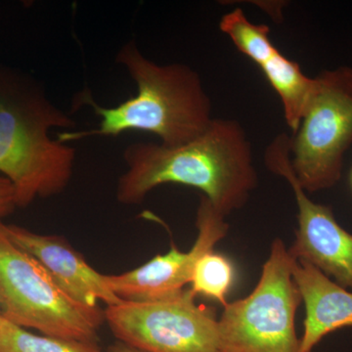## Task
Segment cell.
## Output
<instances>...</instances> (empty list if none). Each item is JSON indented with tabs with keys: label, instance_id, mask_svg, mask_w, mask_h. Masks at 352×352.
<instances>
[{
	"label": "cell",
	"instance_id": "11",
	"mask_svg": "<svg viewBox=\"0 0 352 352\" xmlns=\"http://www.w3.org/2000/svg\"><path fill=\"white\" fill-rule=\"evenodd\" d=\"M293 277L305 307L300 352H311L329 333L352 327V292L302 261H296Z\"/></svg>",
	"mask_w": 352,
	"mask_h": 352
},
{
	"label": "cell",
	"instance_id": "3",
	"mask_svg": "<svg viewBox=\"0 0 352 352\" xmlns=\"http://www.w3.org/2000/svg\"><path fill=\"white\" fill-rule=\"evenodd\" d=\"M76 122L36 78L0 64V173L12 184L18 208L61 194L73 177L76 152L51 135Z\"/></svg>",
	"mask_w": 352,
	"mask_h": 352
},
{
	"label": "cell",
	"instance_id": "17",
	"mask_svg": "<svg viewBox=\"0 0 352 352\" xmlns=\"http://www.w3.org/2000/svg\"><path fill=\"white\" fill-rule=\"evenodd\" d=\"M107 352H141L138 349H132V347L126 346V344H122L120 342H113L108 347Z\"/></svg>",
	"mask_w": 352,
	"mask_h": 352
},
{
	"label": "cell",
	"instance_id": "9",
	"mask_svg": "<svg viewBox=\"0 0 352 352\" xmlns=\"http://www.w3.org/2000/svg\"><path fill=\"white\" fill-rule=\"evenodd\" d=\"M198 228L193 247L182 252L171 245L170 251L157 254L135 270L118 275H107L109 288L122 302H143L162 300L180 293L191 282L197 261L228 233L226 217L201 195L197 210Z\"/></svg>",
	"mask_w": 352,
	"mask_h": 352
},
{
	"label": "cell",
	"instance_id": "7",
	"mask_svg": "<svg viewBox=\"0 0 352 352\" xmlns=\"http://www.w3.org/2000/svg\"><path fill=\"white\" fill-rule=\"evenodd\" d=\"M117 338L141 352H221L214 309L198 305L191 289L152 302H122L104 310Z\"/></svg>",
	"mask_w": 352,
	"mask_h": 352
},
{
	"label": "cell",
	"instance_id": "14",
	"mask_svg": "<svg viewBox=\"0 0 352 352\" xmlns=\"http://www.w3.org/2000/svg\"><path fill=\"white\" fill-rule=\"evenodd\" d=\"M0 352H103L96 342L36 335L3 317L0 325Z\"/></svg>",
	"mask_w": 352,
	"mask_h": 352
},
{
	"label": "cell",
	"instance_id": "4",
	"mask_svg": "<svg viewBox=\"0 0 352 352\" xmlns=\"http://www.w3.org/2000/svg\"><path fill=\"white\" fill-rule=\"evenodd\" d=\"M0 312L41 335L96 342L105 314L67 295L43 266L7 235L0 220Z\"/></svg>",
	"mask_w": 352,
	"mask_h": 352
},
{
	"label": "cell",
	"instance_id": "10",
	"mask_svg": "<svg viewBox=\"0 0 352 352\" xmlns=\"http://www.w3.org/2000/svg\"><path fill=\"white\" fill-rule=\"evenodd\" d=\"M6 230L9 238L38 261L76 302L89 307H98L99 300L107 307L122 302L109 288L107 275L95 270L65 238L34 233L13 224H6Z\"/></svg>",
	"mask_w": 352,
	"mask_h": 352
},
{
	"label": "cell",
	"instance_id": "18",
	"mask_svg": "<svg viewBox=\"0 0 352 352\" xmlns=\"http://www.w3.org/2000/svg\"><path fill=\"white\" fill-rule=\"evenodd\" d=\"M2 321H3V316H2L1 312H0V325H1Z\"/></svg>",
	"mask_w": 352,
	"mask_h": 352
},
{
	"label": "cell",
	"instance_id": "13",
	"mask_svg": "<svg viewBox=\"0 0 352 352\" xmlns=\"http://www.w3.org/2000/svg\"><path fill=\"white\" fill-rule=\"evenodd\" d=\"M219 29L229 36L239 52L258 67L279 51L271 41L270 27L254 24L248 19L242 9H234L222 16Z\"/></svg>",
	"mask_w": 352,
	"mask_h": 352
},
{
	"label": "cell",
	"instance_id": "2",
	"mask_svg": "<svg viewBox=\"0 0 352 352\" xmlns=\"http://www.w3.org/2000/svg\"><path fill=\"white\" fill-rule=\"evenodd\" d=\"M116 62L135 82L136 95L105 107L87 88L78 92L74 111L91 109L99 118V126L90 131L58 132V140L69 144L91 136L113 138L140 131L157 136L162 144L175 146L198 138L212 124V100L200 75L188 65L157 64L143 54L133 39L122 44Z\"/></svg>",
	"mask_w": 352,
	"mask_h": 352
},
{
	"label": "cell",
	"instance_id": "5",
	"mask_svg": "<svg viewBox=\"0 0 352 352\" xmlns=\"http://www.w3.org/2000/svg\"><path fill=\"white\" fill-rule=\"evenodd\" d=\"M296 261L283 241H273L256 288L223 307L221 352H300L295 320L302 298L293 277Z\"/></svg>",
	"mask_w": 352,
	"mask_h": 352
},
{
	"label": "cell",
	"instance_id": "1",
	"mask_svg": "<svg viewBox=\"0 0 352 352\" xmlns=\"http://www.w3.org/2000/svg\"><path fill=\"white\" fill-rule=\"evenodd\" d=\"M124 160L126 170L116 190L122 205L142 203L161 185H184L198 189L226 217L244 207L258 186L251 142L235 120L214 119L201 135L180 145L131 143Z\"/></svg>",
	"mask_w": 352,
	"mask_h": 352
},
{
	"label": "cell",
	"instance_id": "6",
	"mask_svg": "<svg viewBox=\"0 0 352 352\" xmlns=\"http://www.w3.org/2000/svg\"><path fill=\"white\" fill-rule=\"evenodd\" d=\"M352 145V68L326 69L314 88L289 154L296 179L308 193L332 188L342 177L344 157Z\"/></svg>",
	"mask_w": 352,
	"mask_h": 352
},
{
	"label": "cell",
	"instance_id": "19",
	"mask_svg": "<svg viewBox=\"0 0 352 352\" xmlns=\"http://www.w3.org/2000/svg\"><path fill=\"white\" fill-rule=\"evenodd\" d=\"M351 186H352V170H351Z\"/></svg>",
	"mask_w": 352,
	"mask_h": 352
},
{
	"label": "cell",
	"instance_id": "15",
	"mask_svg": "<svg viewBox=\"0 0 352 352\" xmlns=\"http://www.w3.org/2000/svg\"><path fill=\"white\" fill-rule=\"evenodd\" d=\"M235 280V268L230 259L214 251L204 254L194 267L192 293L212 298L226 305L227 296Z\"/></svg>",
	"mask_w": 352,
	"mask_h": 352
},
{
	"label": "cell",
	"instance_id": "8",
	"mask_svg": "<svg viewBox=\"0 0 352 352\" xmlns=\"http://www.w3.org/2000/svg\"><path fill=\"white\" fill-rule=\"evenodd\" d=\"M289 143L291 135L279 134L264 152L268 170L286 179L295 196L298 226L289 254L352 292V234L340 226L332 208L308 198L292 168Z\"/></svg>",
	"mask_w": 352,
	"mask_h": 352
},
{
	"label": "cell",
	"instance_id": "16",
	"mask_svg": "<svg viewBox=\"0 0 352 352\" xmlns=\"http://www.w3.org/2000/svg\"><path fill=\"white\" fill-rule=\"evenodd\" d=\"M15 191L11 182L0 175V220H3L17 208Z\"/></svg>",
	"mask_w": 352,
	"mask_h": 352
},
{
	"label": "cell",
	"instance_id": "12",
	"mask_svg": "<svg viewBox=\"0 0 352 352\" xmlns=\"http://www.w3.org/2000/svg\"><path fill=\"white\" fill-rule=\"evenodd\" d=\"M259 68L279 96L285 120L292 134L295 133L309 100L314 78L305 75L298 63L285 56L280 50Z\"/></svg>",
	"mask_w": 352,
	"mask_h": 352
}]
</instances>
